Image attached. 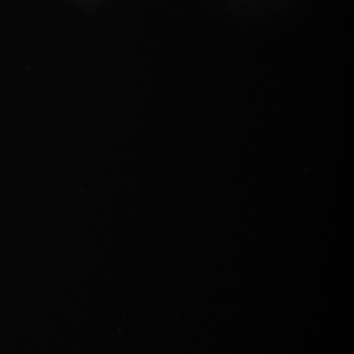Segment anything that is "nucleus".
Segmentation results:
<instances>
[]
</instances>
